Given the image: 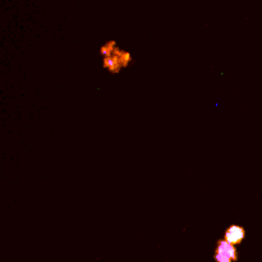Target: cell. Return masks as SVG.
Masks as SVG:
<instances>
[{
    "label": "cell",
    "mask_w": 262,
    "mask_h": 262,
    "mask_svg": "<svg viewBox=\"0 0 262 262\" xmlns=\"http://www.w3.org/2000/svg\"><path fill=\"white\" fill-rule=\"evenodd\" d=\"M102 66L110 73H119L123 68L132 63V56L127 51H123L115 45V42H107L101 48Z\"/></svg>",
    "instance_id": "6da1fadb"
},
{
    "label": "cell",
    "mask_w": 262,
    "mask_h": 262,
    "mask_svg": "<svg viewBox=\"0 0 262 262\" xmlns=\"http://www.w3.org/2000/svg\"><path fill=\"white\" fill-rule=\"evenodd\" d=\"M215 261L216 262H234L238 260V252L235 246L230 245L225 239H220L215 250Z\"/></svg>",
    "instance_id": "7a4b0ae2"
},
{
    "label": "cell",
    "mask_w": 262,
    "mask_h": 262,
    "mask_svg": "<svg viewBox=\"0 0 262 262\" xmlns=\"http://www.w3.org/2000/svg\"><path fill=\"white\" fill-rule=\"evenodd\" d=\"M246 234H247V233H246L245 228L241 227V225L233 224V225H230L227 230H225L224 238H223V239H225L227 242H229L230 245L238 246L246 239Z\"/></svg>",
    "instance_id": "3957f363"
}]
</instances>
